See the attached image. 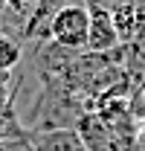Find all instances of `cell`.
<instances>
[{"mask_svg": "<svg viewBox=\"0 0 145 151\" xmlns=\"http://www.w3.org/2000/svg\"><path fill=\"white\" fill-rule=\"evenodd\" d=\"M87 29H90V9L81 0H72L55 12L52 23H50V41L70 52H84Z\"/></svg>", "mask_w": 145, "mask_h": 151, "instance_id": "1", "label": "cell"}, {"mask_svg": "<svg viewBox=\"0 0 145 151\" xmlns=\"http://www.w3.org/2000/svg\"><path fill=\"white\" fill-rule=\"evenodd\" d=\"M75 134L81 137L87 151H119L116 134L96 111H84L75 122Z\"/></svg>", "mask_w": 145, "mask_h": 151, "instance_id": "2", "label": "cell"}, {"mask_svg": "<svg viewBox=\"0 0 145 151\" xmlns=\"http://www.w3.org/2000/svg\"><path fill=\"white\" fill-rule=\"evenodd\" d=\"M87 9H90V29H87V50L84 52L105 55V52L119 50V35L113 29L110 12L102 6H87Z\"/></svg>", "mask_w": 145, "mask_h": 151, "instance_id": "3", "label": "cell"}, {"mask_svg": "<svg viewBox=\"0 0 145 151\" xmlns=\"http://www.w3.org/2000/svg\"><path fill=\"white\" fill-rule=\"evenodd\" d=\"M35 151H87L75 128H52V131H32Z\"/></svg>", "mask_w": 145, "mask_h": 151, "instance_id": "4", "label": "cell"}, {"mask_svg": "<svg viewBox=\"0 0 145 151\" xmlns=\"http://www.w3.org/2000/svg\"><path fill=\"white\" fill-rule=\"evenodd\" d=\"M110 20H113V29L119 35V47H131L134 41H139V35H142V18H139L134 3H125V6L113 9Z\"/></svg>", "mask_w": 145, "mask_h": 151, "instance_id": "5", "label": "cell"}, {"mask_svg": "<svg viewBox=\"0 0 145 151\" xmlns=\"http://www.w3.org/2000/svg\"><path fill=\"white\" fill-rule=\"evenodd\" d=\"M20 58H23L20 41L15 35H9V32H0V67L15 70V67L20 64Z\"/></svg>", "mask_w": 145, "mask_h": 151, "instance_id": "6", "label": "cell"}, {"mask_svg": "<svg viewBox=\"0 0 145 151\" xmlns=\"http://www.w3.org/2000/svg\"><path fill=\"white\" fill-rule=\"evenodd\" d=\"M0 151H35V145H32V131L23 134V137L3 139V142H0Z\"/></svg>", "mask_w": 145, "mask_h": 151, "instance_id": "7", "label": "cell"}, {"mask_svg": "<svg viewBox=\"0 0 145 151\" xmlns=\"http://www.w3.org/2000/svg\"><path fill=\"white\" fill-rule=\"evenodd\" d=\"M15 108V87H0V119Z\"/></svg>", "mask_w": 145, "mask_h": 151, "instance_id": "8", "label": "cell"}, {"mask_svg": "<svg viewBox=\"0 0 145 151\" xmlns=\"http://www.w3.org/2000/svg\"><path fill=\"white\" fill-rule=\"evenodd\" d=\"M125 3H134V0H90V3H84V6H102V9L113 12V9H119V6H125Z\"/></svg>", "mask_w": 145, "mask_h": 151, "instance_id": "9", "label": "cell"}, {"mask_svg": "<svg viewBox=\"0 0 145 151\" xmlns=\"http://www.w3.org/2000/svg\"><path fill=\"white\" fill-rule=\"evenodd\" d=\"M12 84H15V70L0 67V87H12Z\"/></svg>", "mask_w": 145, "mask_h": 151, "instance_id": "10", "label": "cell"}, {"mask_svg": "<svg viewBox=\"0 0 145 151\" xmlns=\"http://www.w3.org/2000/svg\"><path fill=\"white\" fill-rule=\"evenodd\" d=\"M3 12H6V0H0V20H3Z\"/></svg>", "mask_w": 145, "mask_h": 151, "instance_id": "11", "label": "cell"}, {"mask_svg": "<svg viewBox=\"0 0 145 151\" xmlns=\"http://www.w3.org/2000/svg\"><path fill=\"white\" fill-rule=\"evenodd\" d=\"M142 87H145V78H142Z\"/></svg>", "mask_w": 145, "mask_h": 151, "instance_id": "12", "label": "cell"}]
</instances>
